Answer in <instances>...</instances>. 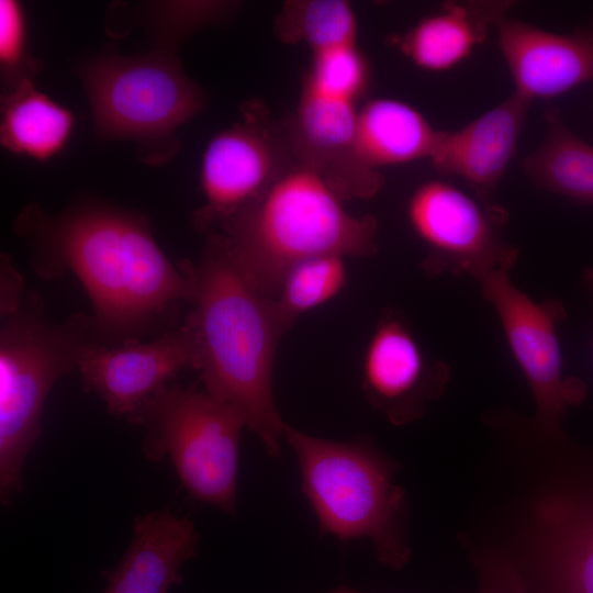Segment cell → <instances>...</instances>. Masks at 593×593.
<instances>
[{
	"label": "cell",
	"mask_w": 593,
	"mask_h": 593,
	"mask_svg": "<svg viewBox=\"0 0 593 593\" xmlns=\"http://www.w3.org/2000/svg\"><path fill=\"white\" fill-rule=\"evenodd\" d=\"M357 115L354 102L302 82L295 110L284 122L294 159L317 172L342 200L371 198L384 182L356 157Z\"/></svg>",
	"instance_id": "cell-12"
},
{
	"label": "cell",
	"mask_w": 593,
	"mask_h": 593,
	"mask_svg": "<svg viewBox=\"0 0 593 593\" xmlns=\"http://www.w3.org/2000/svg\"><path fill=\"white\" fill-rule=\"evenodd\" d=\"M283 436L296 456L301 490L321 530L340 540L369 538L382 563L402 568L410 549L405 494L392 480L399 463L365 438L333 441L287 424Z\"/></svg>",
	"instance_id": "cell-6"
},
{
	"label": "cell",
	"mask_w": 593,
	"mask_h": 593,
	"mask_svg": "<svg viewBox=\"0 0 593 593\" xmlns=\"http://www.w3.org/2000/svg\"><path fill=\"white\" fill-rule=\"evenodd\" d=\"M508 2H446L395 38L396 47L417 67L448 70L465 60L505 16Z\"/></svg>",
	"instance_id": "cell-18"
},
{
	"label": "cell",
	"mask_w": 593,
	"mask_h": 593,
	"mask_svg": "<svg viewBox=\"0 0 593 593\" xmlns=\"http://www.w3.org/2000/svg\"><path fill=\"white\" fill-rule=\"evenodd\" d=\"M128 421L145 429L148 458L168 457L184 489L197 500L236 514L243 415L204 389L168 384Z\"/></svg>",
	"instance_id": "cell-7"
},
{
	"label": "cell",
	"mask_w": 593,
	"mask_h": 593,
	"mask_svg": "<svg viewBox=\"0 0 593 593\" xmlns=\"http://www.w3.org/2000/svg\"><path fill=\"white\" fill-rule=\"evenodd\" d=\"M545 122L541 143L522 163L524 171L545 190L593 204V146L569 128L556 107L547 108Z\"/></svg>",
	"instance_id": "cell-21"
},
{
	"label": "cell",
	"mask_w": 593,
	"mask_h": 593,
	"mask_svg": "<svg viewBox=\"0 0 593 593\" xmlns=\"http://www.w3.org/2000/svg\"><path fill=\"white\" fill-rule=\"evenodd\" d=\"M439 136L440 131L412 105L390 98L372 99L358 110L355 154L366 169L377 171L429 160Z\"/></svg>",
	"instance_id": "cell-19"
},
{
	"label": "cell",
	"mask_w": 593,
	"mask_h": 593,
	"mask_svg": "<svg viewBox=\"0 0 593 593\" xmlns=\"http://www.w3.org/2000/svg\"><path fill=\"white\" fill-rule=\"evenodd\" d=\"M327 593H360V592L354 591L349 588L340 586Z\"/></svg>",
	"instance_id": "cell-30"
},
{
	"label": "cell",
	"mask_w": 593,
	"mask_h": 593,
	"mask_svg": "<svg viewBox=\"0 0 593 593\" xmlns=\"http://www.w3.org/2000/svg\"><path fill=\"white\" fill-rule=\"evenodd\" d=\"M303 82L331 97L356 103L368 89L370 66L357 44L312 53Z\"/></svg>",
	"instance_id": "cell-24"
},
{
	"label": "cell",
	"mask_w": 593,
	"mask_h": 593,
	"mask_svg": "<svg viewBox=\"0 0 593 593\" xmlns=\"http://www.w3.org/2000/svg\"><path fill=\"white\" fill-rule=\"evenodd\" d=\"M346 279L343 256L320 255L293 265L275 298L286 326L290 328L298 316L337 295Z\"/></svg>",
	"instance_id": "cell-23"
},
{
	"label": "cell",
	"mask_w": 593,
	"mask_h": 593,
	"mask_svg": "<svg viewBox=\"0 0 593 593\" xmlns=\"http://www.w3.org/2000/svg\"><path fill=\"white\" fill-rule=\"evenodd\" d=\"M593 270V269H592Z\"/></svg>",
	"instance_id": "cell-31"
},
{
	"label": "cell",
	"mask_w": 593,
	"mask_h": 593,
	"mask_svg": "<svg viewBox=\"0 0 593 593\" xmlns=\"http://www.w3.org/2000/svg\"><path fill=\"white\" fill-rule=\"evenodd\" d=\"M177 46L155 38L145 53H104L77 66L96 138L134 142L138 159L153 166L177 155V128L206 101L205 92L184 72Z\"/></svg>",
	"instance_id": "cell-5"
},
{
	"label": "cell",
	"mask_w": 593,
	"mask_h": 593,
	"mask_svg": "<svg viewBox=\"0 0 593 593\" xmlns=\"http://www.w3.org/2000/svg\"><path fill=\"white\" fill-rule=\"evenodd\" d=\"M294 159L286 123H277L256 101L242 105L240 118L216 133L202 156L200 184L204 204L192 224L212 231L260 197Z\"/></svg>",
	"instance_id": "cell-8"
},
{
	"label": "cell",
	"mask_w": 593,
	"mask_h": 593,
	"mask_svg": "<svg viewBox=\"0 0 593 593\" xmlns=\"http://www.w3.org/2000/svg\"><path fill=\"white\" fill-rule=\"evenodd\" d=\"M234 2L223 1H168L149 5V24L157 38L179 44L191 33L230 16Z\"/></svg>",
	"instance_id": "cell-26"
},
{
	"label": "cell",
	"mask_w": 593,
	"mask_h": 593,
	"mask_svg": "<svg viewBox=\"0 0 593 593\" xmlns=\"http://www.w3.org/2000/svg\"><path fill=\"white\" fill-rule=\"evenodd\" d=\"M479 282L533 392L537 424L546 432H559L567 407L581 402L586 392L579 378L563 376L557 333L562 305L534 301L512 282L506 269L489 272Z\"/></svg>",
	"instance_id": "cell-9"
},
{
	"label": "cell",
	"mask_w": 593,
	"mask_h": 593,
	"mask_svg": "<svg viewBox=\"0 0 593 593\" xmlns=\"http://www.w3.org/2000/svg\"><path fill=\"white\" fill-rule=\"evenodd\" d=\"M72 112L38 90L34 80L1 94V146L13 155L46 161L67 144Z\"/></svg>",
	"instance_id": "cell-20"
},
{
	"label": "cell",
	"mask_w": 593,
	"mask_h": 593,
	"mask_svg": "<svg viewBox=\"0 0 593 593\" xmlns=\"http://www.w3.org/2000/svg\"><path fill=\"white\" fill-rule=\"evenodd\" d=\"M532 103L514 91L461 128L440 131L430 164L441 175L462 179L485 200L514 156Z\"/></svg>",
	"instance_id": "cell-15"
},
{
	"label": "cell",
	"mask_w": 593,
	"mask_h": 593,
	"mask_svg": "<svg viewBox=\"0 0 593 593\" xmlns=\"http://www.w3.org/2000/svg\"><path fill=\"white\" fill-rule=\"evenodd\" d=\"M23 278L7 254L1 255V316L12 312L25 295Z\"/></svg>",
	"instance_id": "cell-28"
},
{
	"label": "cell",
	"mask_w": 593,
	"mask_h": 593,
	"mask_svg": "<svg viewBox=\"0 0 593 593\" xmlns=\"http://www.w3.org/2000/svg\"><path fill=\"white\" fill-rule=\"evenodd\" d=\"M42 68L27 45L23 7L15 0L0 1V75L1 94L25 80H34Z\"/></svg>",
	"instance_id": "cell-25"
},
{
	"label": "cell",
	"mask_w": 593,
	"mask_h": 593,
	"mask_svg": "<svg viewBox=\"0 0 593 593\" xmlns=\"http://www.w3.org/2000/svg\"><path fill=\"white\" fill-rule=\"evenodd\" d=\"M445 377L440 367L429 365L403 321L387 316L377 324L363 355L362 389L392 424L418 418L426 402L439 394Z\"/></svg>",
	"instance_id": "cell-13"
},
{
	"label": "cell",
	"mask_w": 593,
	"mask_h": 593,
	"mask_svg": "<svg viewBox=\"0 0 593 593\" xmlns=\"http://www.w3.org/2000/svg\"><path fill=\"white\" fill-rule=\"evenodd\" d=\"M13 227L30 247L38 277L72 273L81 282L104 344L160 335L179 324L180 304L191 303L190 261L175 265L141 212L92 198L77 199L57 213L30 203Z\"/></svg>",
	"instance_id": "cell-1"
},
{
	"label": "cell",
	"mask_w": 593,
	"mask_h": 593,
	"mask_svg": "<svg viewBox=\"0 0 593 593\" xmlns=\"http://www.w3.org/2000/svg\"><path fill=\"white\" fill-rule=\"evenodd\" d=\"M406 213L416 236L430 250L438 269L466 272L481 279L510 270L516 249L502 238L503 210L441 180H429L411 194Z\"/></svg>",
	"instance_id": "cell-10"
},
{
	"label": "cell",
	"mask_w": 593,
	"mask_h": 593,
	"mask_svg": "<svg viewBox=\"0 0 593 593\" xmlns=\"http://www.w3.org/2000/svg\"><path fill=\"white\" fill-rule=\"evenodd\" d=\"M278 37L288 44L303 42L312 53L357 44L355 11L344 0H295L282 5L277 20Z\"/></svg>",
	"instance_id": "cell-22"
},
{
	"label": "cell",
	"mask_w": 593,
	"mask_h": 593,
	"mask_svg": "<svg viewBox=\"0 0 593 593\" xmlns=\"http://www.w3.org/2000/svg\"><path fill=\"white\" fill-rule=\"evenodd\" d=\"M102 343L91 315L54 321L30 290L0 325V500L22 490L25 459L41 433V415L56 381L77 370L82 354Z\"/></svg>",
	"instance_id": "cell-4"
},
{
	"label": "cell",
	"mask_w": 593,
	"mask_h": 593,
	"mask_svg": "<svg viewBox=\"0 0 593 593\" xmlns=\"http://www.w3.org/2000/svg\"><path fill=\"white\" fill-rule=\"evenodd\" d=\"M310 167L295 161L260 197L217 231L245 277L275 299L288 270L320 255L368 257L378 223L356 216Z\"/></svg>",
	"instance_id": "cell-3"
},
{
	"label": "cell",
	"mask_w": 593,
	"mask_h": 593,
	"mask_svg": "<svg viewBox=\"0 0 593 593\" xmlns=\"http://www.w3.org/2000/svg\"><path fill=\"white\" fill-rule=\"evenodd\" d=\"M198 366L195 334L186 316L150 342L94 344L82 354L77 370L86 390L101 398L109 413L128 418L177 374Z\"/></svg>",
	"instance_id": "cell-11"
},
{
	"label": "cell",
	"mask_w": 593,
	"mask_h": 593,
	"mask_svg": "<svg viewBox=\"0 0 593 593\" xmlns=\"http://www.w3.org/2000/svg\"><path fill=\"white\" fill-rule=\"evenodd\" d=\"M186 315L194 329L203 389L235 407L270 457H279L286 424L275 404L273 361L289 329L271 299L240 271L222 236L208 232Z\"/></svg>",
	"instance_id": "cell-2"
},
{
	"label": "cell",
	"mask_w": 593,
	"mask_h": 593,
	"mask_svg": "<svg viewBox=\"0 0 593 593\" xmlns=\"http://www.w3.org/2000/svg\"><path fill=\"white\" fill-rule=\"evenodd\" d=\"M495 29L516 93L551 99L593 80V23L559 34L504 16Z\"/></svg>",
	"instance_id": "cell-14"
},
{
	"label": "cell",
	"mask_w": 593,
	"mask_h": 593,
	"mask_svg": "<svg viewBox=\"0 0 593 593\" xmlns=\"http://www.w3.org/2000/svg\"><path fill=\"white\" fill-rule=\"evenodd\" d=\"M198 541L188 517L169 511L137 516L132 541L108 574L104 593H168L182 566L195 555Z\"/></svg>",
	"instance_id": "cell-17"
},
{
	"label": "cell",
	"mask_w": 593,
	"mask_h": 593,
	"mask_svg": "<svg viewBox=\"0 0 593 593\" xmlns=\"http://www.w3.org/2000/svg\"><path fill=\"white\" fill-rule=\"evenodd\" d=\"M479 593H528L521 572L511 562L500 558L479 562Z\"/></svg>",
	"instance_id": "cell-27"
},
{
	"label": "cell",
	"mask_w": 593,
	"mask_h": 593,
	"mask_svg": "<svg viewBox=\"0 0 593 593\" xmlns=\"http://www.w3.org/2000/svg\"><path fill=\"white\" fill-rule=\"evenodd\" d=\"M539 545L528 593H593V493H562L537 507Z\"/></svg>",
	"instance_id": "cell-16"
},
{
	"label": "cell",
	"mask_w": 593,
	"mask_h": 593,
	"mask_svg": "<svg viewBox=\"0 0 593 593\" xmlns=\"http://www.w3.org/2000/svg\"><path fill=\"white\" fill-rule=\"evenodd\" d=\"M585 286L589 290V293L591 295V300L593 303V270L589 269L584 276Z\"/></svg>",
	"instance_id": "cell-29"
}]
</instances>
